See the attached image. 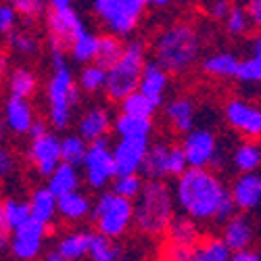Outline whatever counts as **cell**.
<instances>
[{
    "label": "cell",
    "instance_id": "1f68e13d",
    "mask_svg": "<svg viewBox=\"0 0 261 261\" xmlns=\"http://www.w3.org/2000/svg\"><path fill=\"white\" fill-rule=\"evenodd\" d=\"M230 255V249L222 243L220 236L201 238L199 245L192 249V261H228Z\"/></svg>",
    "mask_w": 261,
    "mask_h": 261
},
{
    "label": "cell",
    "instance_id": "f907efd6",
    "mask_svg": "<svg viewBox=\"0 0 261 261\" xmlns=\"http://www.w3.org/2000/svg\"><path fill=\"white\" fill-rule=\"evenodd\" d=\"M11 71V57H9V50L5 46H0V80H7Z\"/></svg>",
    "mask_w": 261,
    "mask_h": 261
},
{
    "label": "cell",
    "instance_id": "60d3db41",
    "mask_svg": "<svg viewBox=\"0 0 261 261\" xmlns=\"http://www.w3.org/2000/svg\"><path fill=\"white\" fill-rule=\"evenodd\" d=\"M7 40L11 50L21 57H34L40 53V40L28 30H15Z\"/></svg>",
    "mask_w": 261,
    "mask_h": 261
},
{
    "label": "cell",
    "instance_id": "7c38bea8",
    "mask_svg": "<svg viewBox=\"0 0 261 261\" xmlns=\"http://www.w3.org/2000/svg\"><path fill=\"white\" fill-rule=\"evenodd\" d=\"M48 234V226L40 224L36 220H30L17 228L11 234V245L9 251L17 261H36L40 259L42 251H44V238Z\"/></svg>",
    "mask_w": 261,
    "mask_h": 261
},
{
    "label": "cell",
    "instance_id": "7dc6e473",
    "mask_svg": "<svg viewBox=\"0 0 261 261\" xmlns=\"http://www.w3.org/2000/svg\"><path fill=\"white\" fill-rule=\"evenodd\" d=\"M161 261H192V249L173 247V245L165 243V247H163V259Z\"/></svg>",
    "mask_w": 261,
    "mask_h": 261
},
{
    "label": "cell",
    "instance_id": "8992f818",
    "mask_svg": "<svg viewBox=\"0 0 261 261\" xmlns=\"http://www.w3.org/2000/svg\"><path fill=\"white\" fill-rule=\"evenodd\" d=\"M146 0H96L92 3L94 17L105 25L109 36L129 38L146 15Z\"/></svg>",
    "mask_w": 261,
    "mask_h": 261
},
{
    "label": "cell",
    "instance_id": "484cf974",
    "mask_svg": "<svg viewBox=\"0 0 261 261\" xmlns=\"http://www.w3.org/2000/svg\"><path fill=\"white\" fill-rule=\"evenodd\" d=\"M238 67V57L230 50H215L201 59V69L209 77L217 80H234Z\"/></svg>",
    "mask_w": 261,
    "mask_h": 261
},
{
    "label": "cell",
    "instance_id": "ffe728a7",
    "mask_svg": "<svg viewBox=\"0 0 261 261\" xmlns=\"http://www.w3.org/2000/svg\"><path fill=\"white\" fill-rule=\"evenodd\" d=\"M3 121H5V127H9V132L17 136H28L32 123L36 121L34 107L30 105V100H19L9 96V100L5 102Z\"/></svg>",
    "mask_w": 261,
    "mask_h": 261
},
{
    "label": "cell",
    "instance_id": "d4e9b609",
    "mask_svg": "<svg viewBox=\"0 0 261 261\" xmlns=\"http://www.w3.org/2000/svg\"><path fill=\"white\" fill-rule=\"evenodd\" d=\"M46 190L53 194L55 199H61L65 194H71L75 190H80V184H82V176H80V169L71 167V165H65V163H59L57 169L46 178Z\"/></svg>",
    "mask_w": 261,
    "mask_h": 261
},
{
    "label": "cell",
    "instance_id": "4fadbf2b",
    "mask_svg": "<svg viewBox=\"0 0 261 261\" xmlns=\"http://www.w3.org/2000/svg\"><path fill=\"white\" fill-rule=\"evenodd\" d=\"M25 153H28V161L32 163V167L42 178H48L61 163V138L53 129H48L46 134L30 140Z\"/></svg>",
    "mask_w": 261,
    "mask_h": 261
},
{
    "label": "cell",
    "instance_id": "ba28073f",
    "mask_svg": "<svg viewBox=\"0 0 261 261\" xmlns=\"http://www.w3.org/2000/svg\"><path fill=\"white\" fill-rule=\"evenodd\" d=\"M90 217L96 226V234H102L111 241H119L132 228L134 205L125 199L115 197L111 190H102L92 203Z\"/></svg>",
    "mask_w": 261,
    "mask_h": 261
},
{
    "label": "cell",
    "instance_id": "4dcf8cb0",
    "mask_svg": "<svg viewBox=\"0 0 261 261\" xmlns=\"http://www.w3.org/2000/svg\"><path fill=\"white\" fill-rule=\"evenodd\" d=\"M123 55V42L115 36H109V34H102L98 36V46H96V57H94V63L96 67L100 69H109L111 65H115Z\"/></svg>",
    "mask_w": 261,
    "mask_h": 261
},
{
    "label": "cell",
    "instance_id": "5bb4252c",
    "mask_svg": "<svg viewBox=\"0 0 261 261\" xmlns=\"http://www.w3.org/2000/svg\"><path fill=\"white\" fill-rule=\"evenodd\" d=\"M148 142L150 140L142 138H119L111 146L115 176H136V173H140Z\"/></svg>",
    "mask_w": 261,
    "mask_h": 261
},
{
    "label": "cell",
    "instance_id": "bcb514c9",
    "mask_svg": "<svg viewBox=\"0 0 261 261\" xmlns=\"http://www.w3.org/2000/svg\"><path fill=\"white\" fill-rule=\"evenodd\" d=\"M15 167H17V161L11 153V148L0 142V178H11L15 173Z\"/></svg>",
    "mask_w": 261,
    "mask_h": 261
},
{
    "label": "cell",
    "instance_id": "8fae6325",
    "mask_svg": "<svg viewBox=\"0 0 261 261\" xmlns=\"http://www.w3.org/2000/svg\"><path fill=\"white\" fill-rule=\"evenodd\" d=\"M224 117L234 132L245 136V140L257 142V138L261 136V109L249 98H228L224 105Z\"/></svg>",
    "mask_w": 261,
    "mask_h": 261
},
{
    "label": "cell",
    "instance_id": "681fc988",
    "mask_svg": "<svg viewBox=\"0 0 261 261\" xmlns=\"http://www.w3.org/2000/svg\"><path fill=\"white\" fill-rule=\"evenodd\" d=\"M243 9H245V13H247L251 23L255 28H259L261 25V0H251V3H247Z\"/></svg>",
    "mask_w": 261,
    "mask_h": 261
},
{
    "label": "cell",
    "instance_id": "ee69618b",
    "mask_svg": "<svg viewBox=\"0 0 261 261\" xmlns=\"http://www.w3.org/2000/svg\"><path fill=\"white\" fill-rule=\"evenodd\" d=\"M186 169H188V165H186V159L182 155V148L178 144H169V150H167V178L178 180Z\"/></svg>",
    "mask_w": 261,
    "mask_h": 261
},
{
    "label": "cell",
    "instance_id": "52a82bcc",
    "mask_svg": "<svg viewBox=\"0 0 261 261\" xmlns=\"http://www.w3.org/2000/svg\"><path fill=\"white\" fill-rule=\"evenodd\" d=\"M86 30H88L86 21L71 0H53V3H46V36H48L50 53L57 50L67 55L73 40Z\"/></svg>",
    "mask_w": 261,
    "mask_h": 261
},
{
    "label": "cell",
    "instance_id": "6da1fadb",
    "mask_svg": "<svg viewBox=\"0 0 261 261\" xmlns=\"http://www.w3.org/2000/svg\"><path fill=\"white\" fill-rule=\"evenodd\" d=\"M173 203L192 222L224 224L236 213L228 186L213 169H186L173 186Z\"/></svg>",
    "mask_w": 261,
    "mask_h": 261
},
{
    "label": "cell",
    "instance_id": "3957f363",
    "mask_svg": "<svg viewBox=\"0 0 261 261\" xmlns=\"http://www.w3.org/2000/svg\"><path fill=\"white\" fill-rule=\"evenodd\" d=\"M134 205L132 226L144 236H161L165 234L169 222L176 215L173 192L165 180H146Z\"/></svg>",
    "mask_w": 261,
    "mask_h": 261
},
{
    "label": "cell",
    "instance_id": "f35d334b",
    "mask_svg": "<svg viewBox=\"0 0 261 261\" xmlns=\"http://www.w3.org/2000/svg\"><path fill=\"white\" fill-rule=\"evenodd\" d=\"M5 209V226L7 230H17L30 220V207L28 201H19V199H7L3 201Z\"/></svg>",
    "mask_w": 261,
    "mask_h": 261
},
{
    "label": "cell",
    "instance_id": "30bf717a",
    "mask_svg": "<svg viewBox=\"0 0 261 261\" xmlns=\"http://www.w3.org/2000/svg\"><path fill=\"white\" fill-rule=\"evenodd\" d=\"M190 169H211L213 161L220 155V140L209 127H194L182 136L178 144Z\"/></svg>",
    "mask_w": 261,
    "mask_h": 261
},
{
    "label": "cell",
    "instance_id": "f546056e",
    "mask_svg": "<svg viewBox=\"0 0 261 261\" xmlns=\"http://www.w3.org/2000/svg\"><path fill=\"white\" fill-rule=\"evenodd\" d=\"M28 207H30V217L44 226H50L53 220L57 217V199L53 194L42 186V188H36L32 194H30V201H28Z\"/></svg>",
    "mask_w": 261,
    "mask_h": 261
},
{
    "label": "cell",
    "instance_id": "7bdbcfd3",
    "mask_svg": "<svg viewBox=\"0 0 261 261\" xmlns=\"http://www.w3.org/2000/svg\"><path fill=\"white\" fill-rule=\"evenodd\" d=\"M234 80L238 84H259L261 82V57H253L247 55L245 59H238V67H236V75Z\"/></svg>",
    "mask_w": 261,
    "mask_h": 261
},
{
    "label": "cell",
    "instance_id": "8d00e7d4",
    "mask_svg": "<svg viewBox=\"0 0 261 261\" xmlns=\"http://www.w3.org/2000/svg\"><path fill=\"white\" fill-rule=\"evenodd\" d=\"M142 186H144V180L140 173H136V176H115V180L111 182V192L119 199L134 203L138 199Z\"/></svg>",
    "mask_w": 261,
    "mask_h": 261
},
{
    "label": "cell",
    "instance_id": "ab89813d",
    "mask_svg": "<svg viewBox=\"0 0 261 261\" xmlns=\"http://www.w3.org/2000/svg\"><path fill=\"white\" fill-rule=\"evenodd\" d=\"M11 7L15 9L17 17L23 21L28 28L38 23V21L46 15V3H42V0H13Z\"/></svg>",
    "mask_w": 261,
    "mask_h": 261
},
{
    "label": "cell",
    "instance_id": "f1b7e54d",
    "mask_svg": "<svg viewBox=\"0 0 261 261\" xmlns=\"http://www.w3.org/2000/svg\"><path fill=\"white\" fill-rule=\"evenodd\" d=\"M113 132L119 138H142V140H150L155 132V123L153 119H142V117H132V115H123L119 113L113 119Z\"/></svg>",
    "mask_w": 261,
    "mask_h": 261
},
{
    "label": "cell",
    "instance_id": "b9f144b4",
    "mask_svg": "<svg viewBox=\"0 0 261 261\" xmlns=\"http://www.w3.org/2000/svg\"><path fill=\"white\" fill-rule=\"evenodd\" d=\"M224 25H226V34L230 38H243L249 34L251 30V21L243 9V5H232L226 19H224Z\"/></svg>",
    "mask_w": 261,
    "mask_h": 261
},
{
    "label": "cell",
    "instance_id": "4316f807",
    "mask_svg": "<svg viewBox=\"0 0 261 261\" xmlns=\"http://www.w3.org/2000/svg\"><path fill=\"white\" fill-rule=\"evenodd\" d=\"M38 84H40V80H38L36 71L30 67H15L7 75V88H9L11 98L30 100L38 92Z\"/></svg>",
    "mask_w": 261,
    "mask_h": 261
},
{
    "label": "cell",
    "instance_id": "2e32d148",
    "mask_svg": "<svg viewBox=\"0 0 261 261\" xmlns=\"http://www.w3.org/2000/svg\"><path fill=\"white\" fill-rule=\"evenodd\" d=\"M222 243L230 249V253H238V251H249L255 243L257 236V228L253 224V220L245 213H234L228 222L222 224Z\"/></svg>",
    "mask_w": 261,
    "mask_h": 261
},
{
    "label": "cell",
    "instance_id": "836d02e7",
    "mask_svg": "<svg viewBox=\"0 0 261 261\" xmlns=\"http://www.w3.org/2000/svg\"><path fill=\"white\" fill-rule=\"evenodd\" d=\"M96 46H98V36L92 34L90 30H86L84 34H80L73 40V44L69 46V55L82 67L84 65H92L94 57H96Z\"/></svg>",
    "mask_w": 261,
    "mask_h": 261
},
{
    "label": "cell",
    "instance_id": "cb8c5ba5",
    "mask_svg": "<svg viewBox=\"0 0 261 261\" xmlns=\"http://www.w3.org/2000/svg\"><path fill=\"white\" fill-rule=\"evenodd\" d=\"M167 150H169V142H165V140L148 142L146 155H144V161L140 167L146 180H165L167 178Z\"/></svg>",
    "mask_w": 261,
    "mask_h": 261
},
{
    "label": "cell",
    "instance_id": "f6af8a7d",
    "mask_svg": "<svg viewBox=\"0 0 261 261\" xmlns=\"http://www.w3.org/2000/svg\"><path fill=\"white\" fill-rule=\"evenodd\" d=\"M19 25V17L11 3H0V38H9Z\"/></svg>",
    "mask_w": 261,
    "mask_h": 261
},
{
    "label": "cell",
    "instance_id": "277c9868",
    "mask_svg": "<svg viewBox=\"0 0 261 261\" xmlns=\"http://www.w3.org/2000/svg\"><path fill=\"white\" fill-rule=\"evenodd\" d=\"M53 73L46 82V105H48V123L53 129H67L73 119V109L80 105L82 94L75 84L73 71L67 65L65 53H50Z\"/></svg>",
    "mask_w": 261,
    "mask_h": 261
},
{
    "label": "cell",
    "instance_id": "db71d44e",
    "mask_svg": "<svg viewBox=\"0 0 261 261\" xmlns=\"http://www.w3.org/2000/svg\"><path fill=\"white\" fill-rule=\"evenodd\" d=\"M9 245H11V234L7 230H0V255L9 251Z\"/></svg>",
    "mask_w": 261,
    "mask_h": 261
},
{
    "label": "cell",
    "instance_id": "44dd1931",
    "mask_svg": "<svg viewBox=\"0 0 261 261\" xmlns=\"http://www.w3.org/2000/svg\"><path fill=\"white\" fill-rule=\"evenodd\" d=\"M167 243L173 247H184V249H194L201 241V228L197 222H192L186 215H173L167 230Z\"/></svg>",
    "mask_w": 261,
    "mask_h": 261
},
{
    "label": "cell",
    "instance_id": "74e56055",
    "mask_svg": "<svg viewBox=\"0 0 261 261\" xmlns=\"http://www.w3.org/2000/svg\"><path fill=\"white\" fill-rule=\"evenodd\" d=\"M105 77H107L105 69L96 67V65H84V67L80 69V73H77L75 84H77L80 92L84 90L88 94H94V92L105 88Z\"/></svg>",
    "mask_w": 261,
    "mask_h": 261
},
{
    "label": "cell",
    "instance_id": "9f6ffc18",
    "mask_svg": "<svg viewBox=\"0 0 261 261\" xmlns=\"http://www.w3.org/2000/svg\"><path fill=\"white\" fill-rule=\"evenodd\" d=\"M40 261H63V259H61V257H59V253L53 249V251H48V253L42 255V257H40Z\"/></svg>",
    "mask_w": 261,
    "mask_h": 261
},
{
    "label": "cell",
    "instance_id": "f5cc1de1",
    "mask_svg": "<svg viewBox=\"0 0 261 261\" xmlns=\"http://www.w3.org/2000/svg\"><path fill=\"white\" fill-rule=\"evenodd\" d=\"M48 129H50V127H48V123H46L44 119H38V117H36V121L32 123L30 132H28V136H30V140H32V138H38V136H42V134H46Z\"/></svg>",
    "mask_w": 261,
    "mask_h": 261
},
{
    "label": "cell",
    "instance_id": "603a6c76",
    "mask_svg": "<svg viewBox=\"0 0 261 261\" xmlns=\"http://www.w3.org/2000/svg\"><path fill=\"white\" fill-rule=\"evenodd\" d=\"M88 245H90V232L73 230V232H65L59 238L55 251L63 261H82L84 257H88Z\"/></svg>",
    "mask_w": 261,
    "mask_h": 261
},
{
    "label": "cell",
    "instance_id": "11a10c76",
    "mask_svg": "<svg viewBox=\"0 0 261 261\" xmlns=\"http://www.w3.org/2000/svg\"><path fill=\"white\" fill-rule=\"evenodd\" d=\"M146 7H150V9H169L171 3L169 0H153V3H146Z\"/></svg>",
    "mask_w": 261,
    "mask_h": 261
},
{
    "label": "cell",
    "instance_id": "7402d4cb",
    "mask_svg": "<svg viewBox=\"0 0 261 261\" xmlns=\"http://www.w3.org/2000/svg\"><path fill=\"white\" fill-rule=\"evenodd\" d=\"M90 211H92V201L82 190H75L71 194H65V197L57 199V215L63 222H69V224L84 222L90 217Z\"/></svg>",
    "mask_w": 261,
    "mask_h": 261
},
{
    "label": "cell",
    "instance_id": "91938a15",
    "mask_svg": "<svg viewBox=\"0 0 261 261\" xmlns=\"http://www.w3.org/2000/svg\"><path fill=\"white\" fill-rule=\"evenodd\" d=\"M5 127V121H3V113H0V129Z\"/></svg>",
    "mask_w": 261,
    "mask_h": 261
},
{
    "label": "cell",
    "instance_id": "9a60e30c",
    "mask_svg": "<svg viewBox=\"0 0 261 261\" xmlns=\"http://www.w3.org/2000/svg\"><path fill=\"white\" fill-rule=\"evenodd\" d=\"M111 127H113V115H111V111H109L105 105H92V107H88L77 117V123H75L77 132L75 134L86 144H92L96 140L107 138V134L111 132Z\"/></svg>",
    "mask_w": 261,
    "mask_h": 261
},
{
    "label": "cell",
    "instance_id": "5b68a950",
    "mask_svg": "<svg viewBox=\"0 0 261 261\" xmlns=\"http://www.w3.org/2000/svg\"><path fill=\"white\" fill-rule=\"evenodd\" d=\"M144 63H146V44L138 38L127 40L123 44L121 59L107 69L105 88H102L107 98L121 102L125 96L136 92Z\"/></svg>",
    "mask_w": 261,
    "mask_h": 261
},
{
    "label": "cell",
    "instance_id": "c3c4849f",
    "mask_svg": "<svg viewBox=\"0 0 261 261\" xmlns=\"http://www.w3.org/2000/svg\"><path fill=\"white\" fill-rule=\"evenodd\" d=\"M230 7H232V5L226 3V0H213V3L203 5L205 13H207L211 19H215V21H224L226 15H228V11H230Z\"/></svg>",
    "mask_w": 261,
    "mask_h": 261
},
{
    "label": "cell",
    "instance_id": "d6a6232c",
    "mask_svg": "<svg viewBox=\"0 0 261 261\" xmlns=\"http://www.w3.org/2000/svg\"><path fill=\"white\" fill-rule=\"evenodd\" d=\"M119 255H123L119 241H111V238H107L102 234L90 232V245H88L90 261H113Z\"/></svg>",
    "mask_w": 261,
    "mask_h": 261
},
{
    "label": "cell",
    "instance_id": "83f0119b",
    "mask_svg": "<svg viewBox=\"0 0 261 261\" xmlns=\"http://www.w3.org/2000/svg\"><path fill=\"white\" fill-rule=\"evenodd\" d=\"M230 163L238 173H257L261 165V146L255 140H243L241 144H236Z\"/></svg>",
    "mask_w": 261,
    "mask_h": 261
},
{
    "label": "cell",
    "instance_id": "7a4b0ae2",
    "mask_svg": "<svg viewBox=\"0 0 261 261\" xmlns=\"http://www.w3.org/2000/svg\"><path fill=\"white\" fill-rule=\"evenodd\" d=\"M203 40L192 21H173L153 40V61L167 75L188 73L201 59Z\"/></svg>",
    "mask_w": 261,
    "mask_h": 261
},
{
    "label": "cell",
    "instance_id": "6f0895ef",
    "mask_svg": "<svg viewBox=\"0 0 261 261\" xmlns=\"http://www.w3.org/2000/svg\"><path fill=\"white\" fill-rule=\"evenodd\" d=\"M0 230H7L5 226V209H3V201H0ZM9 232V230H7Z\"/></svg>",
    "mask_w": 261,
    "mask_h": 261
},
{
    "label": "cell",
    "instance_id": "d590c367",
    "mask_svg": "<svg viewBox=\"0 0 261 261\" xmlns=\"http://www.w3.org/2000/svg\"><path fill=\"white\" fill-rule=\"evenodd\" d=\"M121 113L123 115H132V117H142V119H153L155 113H157V109L153 102H150L146 96H142L138 90L132 92L129 96H125L121 102Z\"/></svg>",
    "mask_w": 261,
    "mask_h": 261
},
{
    "label": "cell",
    "instance_id": "d6986e66",
    "mask_svg": "<svg viewBox=\"0 0 261 261\" xmlns=\"http://www.w3.org/2000/svg\"><path fill=\"white\" fill-rule=\"evenodd\" d=\"M169 84H171V75H167L155 61L144 63V69H142V75L138 82V92L142 96H146L155 107H161L165 102Z\"/></svg>",
    "mask_w": 261,
    "mask_h": 261
},
{
    "label": "cell",
    "instance_id": "9c48e42d",
    "mask_svg": "<svg viewBox=\"0 0 261 261\" xmlns=\"http://www.w3.org/2000/svg\"><path fill=\"white\" fill-rule=\"evenodd\" d=\"M82 169H84L86 184L98 192H102L115 180V163H113L111 142H109V138H102V140L88 144Z\"/></svg>",
    "mask_w": 261,
    "mask_h": 261
},
{
    "label": "cell",
    "instance_id": "680465c9",
    "mask_svg": "<svg viewBox=\"0 0 261 261\" xmlns=\"http://www.w3.org/2000/svg\"><path fill=\"white\" fill-rule=\"evenodd\" d=\"M113 261H136L134 257H129V255H119L117 259H113Z\"/></svg>",
    "mask_w": 261,
    "mask_h": 261
},
{
    "label": "cell",
    "instance_id": "e575fe53",
    "mask_svg": "<svg viewBox=\"0 0 261 261\" xmlns=\"http://www.w3.org/2000/svg\"><path fill=\"white\" fill-rule=\"evenodd\" d=\"M86 150H88V144H86L77 134H67L61 138V163L71 165L75 169L82 167Z\"/></svg>",
    "mask_w": 261,
    "mask_h": 261
},
{
    "label": "cell",
    "instance_id": "e0dca14e",
    "mask_svg": "<svg viewBox=\"0 0 261 261\" xmlns=\"http://www.w3.org/2000/svg\"><path fill=\"white\" fill-rule=\"evenodd\" d=\"M228 192L234 209L245 213L255 211L261 203V176L259 173H238Z\"/></svg>",
    "mask_w": 261,
    "mask_h": 261
},
{
    "label": "cell",
    "instance_id": "816d5d0a",
    "mask_svg": "<svg viewBox=\"0 0 261 261\" xmlns=\"http://www.w3.org/2000/svg\"><path fill=\"white\" fill-rule=\"evenodd\" d=\"M228 261H261L259 253L255 249H249V251H238V253H232Z\"/></svg>",
    "mask_w": 261,
    "mask_h": 261
},
{
    "label": "cell",
    "instance_id": "ac0fdd59",
    "mask_svg": "<svg viewBox=\"0 0 261 261\" xmlns=\"http://www.w3.org/2000/svg\"><path fill=\"white\" fill-rule=\"evenodd\" d=\"M163 117L165 123H169L171 132L176 134H188L190 129H194L197 125V107H194L192 98L188 96H173L171 100L165 102L163 107Z\"/></svg>",
    "mask_w": 261,
    "mask_h": 261
}]
</instances>
